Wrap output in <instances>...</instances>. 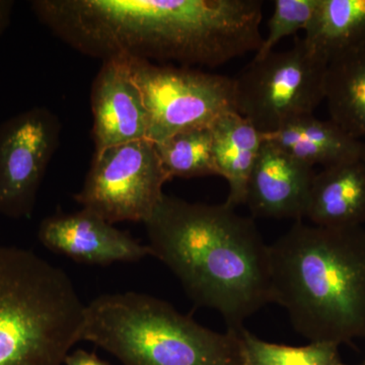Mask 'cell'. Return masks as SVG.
Masks as SVG:
<instances>
[{
  "instance_id": "5",
  "label": "cell",
  "mask_w": 365,
  "mask_h": 365,
  "mask_svg": "<svg viewBox=\"0 0 365 365\" xmlns=\"http://www.w3.org/2000/svg\"><path fill=\"white\" fill-rule=\"evenodd\" d=\"M81 341L123 365H241L237 332L217 333L165 300L139 292L101 295L86 304Z\"/></svg>"
},
{
  "instance_id": "4",
  "label": "cell",
  "mask_w": 365,
  "mask_h": 365,
  "mask_svg": "<svg viewBox=\"0 0 365 365\" xmlns=\"http://www.w3.org/2000/svg\"><path fill=\"white\" fill-rule=\"evenodd\" d=\"M86 306L66 271L0 245V365H63L81 341Z\"/></svg>"
},
{
  "instance_id": "13",
  "label": "cell",
  "mask_w": 365,
  "mask_h": 365,
  "mask_svg": "<svg viewBox=\"0 0 365 365\" xmlns=\"http://www.w3.org/2000/svg\"><path fill=\"white\" fill-rule=\"evenodd\" d=\"M306 217L318 227H361L365 222V160L331 165L314 174Z\"/></svg>"
},
{
  "instance_id": "15",
  "label": "cell",
  "mask_w": 365,
  "mask_h": 365,
  "mask_svg": "<svg viewBox=\"0 0 365 365\" xmlns=\"http://www.w3.org/2000/svg\"><path fill=\"white\" fill-rule=\"evenodd\" d=\"M266 137L312 168L365 160L364 143L346 133L330 119L324 121L314 115L295 119Z\"/></svg>"
},
{
  "instance_id": "3",
  "label": "cell",
  "mask_w": 365,
  "mask_h": 365,
  "mask_svg": "<svg viewBox=\"0 0 365 365\" xmlns=\"http://www.w3.org/2000/svg\"><path fill=\"white\" fill-rule=\"evenodd\" d=\"M270 299L309 343L365 337V230L295 222L269 246Z\"/></svg>"
},
{
  "instance_id": "23",
  "label": "cell",
  "mask_w": 365,
  "mask_h": 365,
  "mask_svg": "<svg viewBox=\"0 0 365 365\" xmlns=\"http://www.w3.org/2000/svg\"><path fill=\"white\" fill-rule=\"evenodd\" d=\"M338 365H346V364H343L342 362H340V364Z\"/></svg>"
},
{
  "instance_id": "22",
  "label": "cell",
  "mask_w": 365,
  "mask_h": 365,
  "mask_svg": "<svg viewBox=\"0 0 365 365\" xmlns=\"http://www.w3.org/2000/svg\"><path fill=\"white\" fill-rule=\"evenodd\" d=\"M14 6V2L11 0H0V36L11 25Z\"/></svg>"
},
{
  "instance_id": "2",
  "label": "cell",
  "mask_w": 365,
  "mask_h": 365,
  "mask_svg": "<svg viewBox=\"0 0 365 365\" xmlns=\"http://www.w3.org/2000/svg\"><path fill=\"white\" fill-rule=\"evenodd\" d=\"M145 225L150 256L180 280L190 299L222 314L228 330L271 302L269 246L251 217L227 204L163 195Z\"/></svg>"
},
{
  "instance_id": "21",
  "label": "cell",
  "mask_w": 365,
  "mask_h": 365,
  "mask_svg": "<svg viewBox=\"0 0 365 365\" xmlns=\"http://www.w3.org/2000/svg\"><path fill=\"white\" fill-rule=\"evenodd\" d=\"M63 365H110L105 360L101 359L95 353L85 349L73 350L67 355Z\"/></svg>"
},
{
  "instance_id": "10",
  "label": "cell",
  "mask_w": 365,
  "mask_h": 365,
  "mask_svg": "<svg viewBox=\"0 0 365 365\" xmlns=\"http://www.w3.org/2000/svg\"><path fill=\"white\" fill-rule=\"evenodd\" d=\"M38 240L53 253L88 265L130 263L150 256L148 245L85 209L44 218Z\"/></svg>"
},
{
  "instance_id": "18",
  "label": "cell",
  "mask_w": 365,
  "mask_h": 365,
  "mask_svg": "<svg viewBox=\"0 0 365 365\" xmlns=\"http://www.w3.org/2000/svg\"><path fill=\"white\" fill-rule=\"evenodd\" d=\"M168 176L191 178L217 176L213 158L212 135L209 127L178 132L155 144Z\"/></svg>"
},
{
  "instance_id": "6",
  "label": "cell",
  "mask_w": 365,
  "mask_h": 365,
  "mask_svg": "<svg viewBox=\"0 0 365 365\" xmlns=\"http://www.w3.org/2000/svg\"><path fill=\"white\" fill-rule=\"evenodd\" d=\"M327 66L328 60L302 39L289 49L253 58L234 78L235 110L266 135L314 115L325 101Z\"/></svg>"
},
{
  "instance_id": "16",
  "label": "cell",
  "mask_w": 365,
  "mask_h": 365,
  "mask_svg": "<svg viewBox=\"0 0 365 365\" xmlns=\"http://www.w3.org/2000/svg\"><path fill=\"white\" fill-rule=\"evenodd\" d=\"M325 101L331 121L354 138H364L365 46L329 59Z\"/></svg>"
},
{
  "instance_id": "19",
  "label": "cell",
  "mask_w": 365,
  "mask_h": 365,
  "mask_svg": "<svg viewBox=\"0 0 365 365\" xmlns=\"http://www.w3.org/2000/svg\"><path fill=\"white\" fill-rule=\"evenodd\" d=\"M241 365H338V347L331 343L294 346L266 342L245 328L235 331Z\"/></svg>"
},
{
  "instance_id": "20",
  "label": "cell",
  "mask_w": 365,
  "mask_h": 365,
  "mask_svg": "<svg viewBox=\"0 0 365 365\" xmlns=\"http://www.w3.org/2000/svg\"><path fill=\"white\" fill-rule=\"evenodd\" d=\"M318 0H275L273 13L268 21V35L255 53L261 58L272 51L278 43L300 30L304 31L313 18Z\"/></svg>"
},
{
  "instance_id": "17",
  "label": "cell",
  "mask_w": 365,
  "mask_h": 365,
  "mask_svg": "<svg viewBox=\"0 0 365 365\" xmlns=\"http://www.w3.org/2000/svg\"><path fill=\"white\" fill-rule=\"evenodd\" d=\"M302 40L328 61L365 46V0H318Z\"/></svg>"
},
{
  "instance_id": "8",
  "label": "cell",
  "mask_w": 365,
  "mask_h": 365,
  "mask_svg": "<svg viewBox=\"0 0 365 365\" xmlns=\"http://www.w3.org/2000/svg\"><path fill=\"white\" fill-rule=\"evenodd\" d=\"M170 178L148 139L95 153L76 202L106 222H145L162 200Z\"/></svg>"
},
{
  "instance_id": "9",
  "label": "cell",
  "mask_w": 365,
  "mask_h": 365,
  "mask_svg": "<svg viewBox=\"0 0 365 365\" xmlns=\"http://www.w3.org/2000/svg\"><path fill=\"white\" fill-rule=\"evenodd\" d=\"M60 133L58 118L44 107L0 124V215L21 220L32 215Z\"/></svg>"
},
{
  "instance_id": "12",
  "label": "cell",
  "mask_w": 365,
  "mask_h": 365,
  "mask_svg": "<svg viewBox=\"0 0 365 365\" xmlns=\"http://www.w3.org/2000/svg\"><path fill=\"white\" fill-rule=\"evenodd\" d=\"M314 173L266 137L255 163L246 204L255 216L275 220L306 217Z\"/></svg>"
},
{
  "instance_id": "1",
  "label": "cell",
  "mask_w": 365,
  "mask_h": 365,
  "mask_svg": "<svg viewBox=\"0 0 365 365\" xmlns=\"http://www.w3.org/2000/svg\"><path fill=\"white\" fill-rule=\"evenodd\" d=\"M31 9L62 42L103 60L125 55L213 68L256 44L248 0H34Z\"/></svg>"
},
{
  "instance_id": "7",
  "label": "cell",
  "mask_w": 365,
  "mask_h": 365,
  "mask_svg": "<svg viewBox=\"0 0 365 365\" xmlns=\"http://www.w3.org/2000/svg\"><path fill=\"white\" fill-rule=\"evenodd\" d=\"M129 60L148 112L151 143H162L187 129L211 126L223 115L237 112L234 78L193 67Z\"/></svg>"
},
{
  "instance_id": "14",
  "label": "cell",
  "mask_w": 365,
  "mask_h": 365,
  "mask_svg": "<svg viewBox=\"0 0 365 365\" xmlns=\"http://www.w3.org/2000/svg\"><path fill=\"white\" fill-rule=\"evenodd\" d=\"M209 128L217 176L225 178L230 189L225 203L232 208L246 204L250 177L266 134L237 112L218 118Z\"/></svg>"
},
{
  "instance_id": "24",
  "label": "cell",
  "mask_w": 365,
  "mask_h": 365,
  "mask_svg": "<svg viewBox=\"0 0 365 365\" xmlns=\"http://www.w3.org/2000/svg\"><path fill=\"white\" fill-rule=\"evenodd\" d=\"M365 365V364H364Z\"/></svg>"
},
{
  "instance_id": "11",
  "label": "cell",
  "mask_w": 365,
  "mask_h": 365,
  "mask_svg": "<svg viewBox=\"0 0 365 365\" xmlns=\"http://www.w3.org/2000/svg\"><path fill=\"white\" fill-rule=\"evenodd\" d=\"M91 105L95 153L148 139V112L132 78L128 56L103 60L91 86Z\"/></svg>"
}]
</instances>
